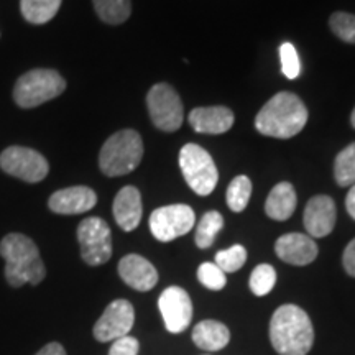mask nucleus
Here are the masks:
<instances>
[{
    "instance_id": "obj_1",
    "label": "nucleus",
    "mask_w": 355,
    "mask_h": 355,
    "mask_svg": "<svg viewBox=\"0 0 355 355\" xmlns=\"http://www.w3.org/2000/svg\"><path fill=\"white\" fill-rule=\"evenodd\" d=\"M270 340L279 355H306L314 344L313 322L304 309L283 304L270 321Z\"/></svg>"
},
{
    "instance_id": "obj_2",
    "label": "nucleus",
    "mask_w": 355,
    "mask_h": 355,
    "mask_svg": "<svg viewBox=\"0 0 355 355\" xmlns=\"http://www.w3.org/2000/svg\"><path fill=\"white\" fill-rule=\"evenodd\" d=\"M308 109L293 92H278L257 114L255 127L261 135L273 139H291L306 127Z\"/></svg>"
},
{
    "instance_id": "obj_3",
    "label": "nucleus",
    "mask_w": 355,
    "mask_h": 355,
    "mask_svg": "<svg viewBox=\"0 0 355 355\" xmlns=\"http://www.w3.org/2000/svg\"><path fill=\"white\" fill-rule=\"evenodd\" d=\"M0 255L6 259V278L12 288L40 285L46 277L38 247L24 234H8L0 242Z\"/></svg>"
},
{
    "instance_id": "obj_4",
    "label": "nucleus",
    "mask_w": 355,
    "mask_h": 355,
    "mask_svg": "<svg viewBox=\"0 0 355 355\" xmlns=\"http://www.w3.org/2000/svg\"><path fill=\"white\" fill-rule=\"evenodd\" d=\"M144 158V141L139 132L121 130L105 140L99 153V166L105 176L128 175Z\"/></svg>"
},
{
    "instance_id": "obj_5",
    "label": "nucleus",
    "mask_w": 355,
    "mask_h": 355,
    "mask_svg": "<svg viewBox=\"0 0 355 355\" xmlns=\"http://www.w3.org/2000/svg\"><path fill=\"white\" fill-rule=\"evenodd\" d=\"M66 81L55 69H32L21 74L13 87V101L21 109H33L61 96Z\"/></svg>"
},
{
    "instance_id": "obj_6",
    "label": "nucleus",
    "mask_w": 355,
    "mask_h": 355,
    "mask_svg": "<svg viewBox=\"0 0 355 355\" xmlns=\"http://www.w3.org/2000/svg\"><path fill=\"white\" fill-rule=\"evenodd\" d=\"M180 168L186 183L199 196H209L219 181L214 159L202 146L188 144L180 152Z\"/></svg>"
},
{
    "instance_id": "obj_7",
    "label": "nucleus",
    "mask_w": 355,
    "mask_h": 355,
    "mask_svg": "<svg viewBox=\"0 0 355 355\" xmlns=\"http://www.w3.org/2000/svg\"><path fill=\"white\" fill-rule=\"evenodd\" d=\"M150 119L153 125L163 132H176L183 125L184 109L181 97L170 84L159 83L150 89L146 96Z\"/></svg>"
},
{
    "instance_id": "obj_8",
    "label": "nucleus",
    "mask_w": 355,
    "mask_h": 355,
    "mask_svg": "<svg viewBox=\"0 0 355 355\" xmlns=\"http://www.w3.org/2000/svg\"><path fill=\"white\" fill-rule=\"evenodd\" d=\"M78 241L87 265H104L112 257V234L107 222L101 217H87L79 224Z\"/></svg>"
},
{
    "instance_id": "obj_9",
    "label": "nucleus",
    "mask_w": 355,
    "mask_h": 355,
    "mask_svg": "<svg viewBox=\"0 0 355 355\" xmlns=\"http://www.w3.org/2000/svg\"><path fill=\"white\" fill-rule=\"evenodd\" d=\"M0 168L26 183H40L50 171L46 158L26 146H8L0 153Z\"/></svg>"
},
{
    "instance_id": "obj_10",
    "label": "nucleus",
    "mask_w": 355,
    "mask_h": 355,
    "mask_svg": "<svg viewBox=\"0 0 355 355\" xmlns=\"http://www.w3.org/2000/svg\"><path fill=\"white\" fill-rule=\"evenodd\" d=\"M196 224V214L188 204H171V206L155 209L150 216V230L159 242H171L183 237Z\"/></svg>"
},
{
    "instance_id": "obj_11",
    "label": "nucleus",
    "mask_w": 355,
    "mask_h": 355,
    "mask_svg": "<svg viewBox=\"0 0 355 355\" xmlns=\"http://www.w3.org/2000/svg\"><path fill=\"white\" fill-rule=\"evenodd\" d=\"M135 322V309L127 300H115L105 308L94 326V337L99 343L117 340L128 336Z\"/></svg>"
},
{
    "instance_id": "obj_12",
    "label": "nucleus",
    "mask_w": 355,
    "mask_h": 355,
    "mask_svg": "<svg viewBox=\"0 0 355 355\" xmlns=\"http://www.w3.org/2000/svg\"><path fill=\"white\" fill-rule=\"evenodd\" d=\"M158 309L162 313L165 327L171 334H180L193 319V303L183 288L170 286L159 295Z\"/></svg>"
},
{
    "instance_id": "obj_13",
    "label": "nucleus",
    "mask_w": 355,
    "mask_h": 355,
    "mask_svg": "<svg viewBox=\"0 0 355 355\" xmlns=\"http://www.w3.org/2000/svg\"><path fill=\"white\" fill-rule=\"evenodd\" d=\"M336 217V202L332 201V198L324 196V194L311 198L309 202L306 204L303 216L306 232L309 234L311 239L326 237L334 230Z\"/></svg>"
},
{
    "instance_id": "obj_14",
    "label": "nucleus",
    "mask_w": 355,
    "mask_h": 355,
    "mask_svg": "<svg viewBox=\"0 0 355 355\" xmlns=\"http://www.w3.org/2000/svg\"><path fill=\"white\" fill-rule=\"evenodd\" d=\"M97 204V194L87 186H71L51 194L48 206L53 212L63 216L83 214Z\"/></svg>"
},
{
    "instance_id": "obj_15",
    "label": "nucleus",
    "mask_w": 355,
    "mask_h": 355,
    "mask_svg": "<svg viewBox=\"0 0 355 355\" xmlns=\"http://www.w3.org/2000/svg\"><path fill=\"white\" fill-rule=\"evenodd\" d=\"M275 252L283 261L290 265L304 266L313 263L318 257V245L309 235L285 234L275 243Z\"/></svg>"
},
{
    "instance_id": "obj_16",
    "label": "nucleus",
    "mask_w": 355,
    "mask_h": 355,
    "mask_svg": "<svg viewBox=\"0 0 355 355\" xmlns=\"http://www.w3.org/2000/svg\"><path fill=\"white\" fill-rule=\"evenodd\" d=\"M119 275L137 291H150L158 283L157 268L144 257L130 254L119 261Z\"/></svg>"
},
{
    "instance_id": "obj_17",
    "label": "nucleus",
    "mask_w": 355,
    "mask_h": 355,
    "mask_svg": "<svg viewBox=\"0 0 355 355\" xmlns=\"http://www.w3.org/2000/svg\"><path fill=\"white\" fill-rule=\"evenodd\" d=\"M114 217L119 227L125 232H132L139 227L144 207H141L140 191L133 186H125L117 193L114 199Z\"/></svg>"
},
{
    "instance_id": "obj_18",
    "label": "nucleus",
    "mask_w": 355,
    "mask_h": 355,
    "mask_svg": "<svg viewBox=\"0 0 355 355\" xmlns=\"http://www.w3.org/2000/svg\"><path fill=\"white\" fill-rule=\"evenodd\" d=\"M189 123L198 133L219 135V133H225L232 128L234 112L227 107H222V105L198 107L191 110Z\"/></svg>"
},
{
    "instance_id": "obj_19",
    "label": "nucleus",
    "mask_w": 355,
    "mask_h": 355,
    "mask_svg": "<svg viewBox=\"0 0 355 355\" xmlns=\"http://www.w3.org/2000/svg\"><path fill=\"white\" fill-rule=\"evenodd\" d=\"M296 209V191L293 184L278 183L270 191L265 202V212L273 220H286L293 216Z\"/></svg>"
},
{
    "instance_id": "obj_20",
    "label": "nucleus",
    "mask_w": 355,
    "mask_h": 355,
    "mask_svg": "<svg viewBox=\"0 0 355 355\" xmlns=\"http://www.w3.org/2000/svg\"><path fill=\"white\" fill-rule=\"evenodd\" d=\"M193 340L199 349L207 350V352H217L229 344L230 332L225 324L206 319V321L196 324V327L193 329Z\"/></svg>"
},
{
    "instance_id": "obj_21",
    "label": "nucleus",
    "mask_w": 355,
    "mask_h": 355,
    "mask_svg": "<svg viewBox=\"0 0 355 355\" xmlns=\"http://www.w3.org/2000/svg\"><path fill=\"white\" fill-rule=\"evenodd\" d=\"M63 0H20L21 15L33 25H43L53 20Z\"/></svg>"
},
{
    "instance_id": "obj_22",
    "label": "nucleus",
    "mask_w": 355,
    "mask_h": 355,
    "mask_svg": "<svg viewBox=\"0 0 355 355\" xmlns=\"http://www.w3.org/2000/svg\"><path fill=\"white\" fill-rule=\"evenodd\" d=\"M96 13L109 25H121L132 13L130 0H92Z\"/></svg>"
},
{
    "instance_id": "obj_23",
    "label": "nucleus",
    "mask_w": 355,
    "mask_h": 355,
    "mask_svg": "<svg viewBox=\"0 0 355 355\" xmlns=\"http://www.w3.org/2000/svg\"><path fill=\"white\" fill-rule=\"evenodd\" d=\"M224 227V217L220 212L209 211L201 217V220L198 222L196 235H194V241L199 248H209L214 243L217 234L220 232V229Z\"/></svg>"
},
{
    "instance_id": "obj_24",
    "label": "nucleus",
    "mask_w": 355,
    "mask_h": 355,
    "mask_svg": "<svg viewBox=\"0 0 355 355\" xmlns=\"http://www.w3.org/2000/svg\"><path fill=\"white\" fill-rule=\"evenodd\" d=\"M334 178L337 184L347 188L355 184V144H350L336 157Z\"/></svg>"
},
{
    "instance_id": "obj_25",
    "label": "nucleus",
    "mask_w": 355,
    "mask_h": 355,
    "mask_svg": "<svg viewBox=\"0 0 355 355\" xmlns=\"http://www.w3.org/2000/svg\"><path fill=\"white\" fill-rule=\"evenodd\" d=\"M252 194V183L247 176L234 178L232 183L229 184L227 193H225V201L227 206L234 212L245 211L248 201H250Z\"/></svg>"
},
{
    "instance_id": "obj_26",
    "label": "nucleus",
    "mask_w": 355,
    "mask_h": 355,
    "mask_svg": "<svg viewBox=\"0 0 355 355\" xmlns=\"http://www.w3.org/2000/svg\"><path fill=\"white\" fill-rule=\"evenodd\" d=\"M277 283V272L272 265L261 263L255 266L250 275V290L255 296H265L273 290Z\"/></svg>"
},
{
    "instance_id": "obj_27",
    "label": "nucleus",
    "mask_w": 355,
    "mask_h": 355,
    "mask_svg": "<svg viewBox=\"0 0 355 355\" xmlns=\"http://www.w3.org/2000/svg\"><path fill=\"white\" fill-rule=\"evenodd\" d=\"M247 261V250L242 245H232L227 250L217 252L214 263L224 273H234L241 270Z\"/></svg>"
},
{
    "instance_id": "obj_28",
    "label": "nucleus",
    "mask_w": 355,
    "mask_h": 355,
    "mask_svg": "<svg viewBox=\"0 0 355 355\" xmlns=\"http://www.w3.org/2000/svg\"><path fill=\"white\" fill-rule=\"evenodd\" d=\"M329 26L337 38H340L345 43L355 44V15H352V13H332L329 19Z\"/></svg>"
},
{
    "instance_id": "obj_29",
    "label": "nucleus",
    "mask_w": 355,
    "mask_h": 355,
    "mask_svg": "<svg viewBox=\"0 0 355 355\" xmlns=\"http://www.w3.org/2000/svg\"><path fill=\"white\" fill-rule=\"evenodd\" d=\"M198 279L201 282V285L212 291H220L227 283L225 273L216 263H209V261H206L198 268Z\"/></svg>"
},
{
    "instance_id": "obj_30",
    "label": "nucleus",
    "mask_w": 355,
    "mask_h": 355,
    "mask_svg": "<svg viewBox=\"0 0 355 355\" xmlns=\"http://www.w3.org/2000/svg\"><path fill=\"white\" fill-rule=\"evenodd\" d=\"M279 60H282V71L288 79H296L301 73V61L298 51L291 43H283L279 46Z\"/></svg>"
},
{
    "instance_id": "obj_31",
    "label": "nucleus",
    "mask_w": 355,
    "mask_h": 355,
    "mask_svg": "<svg viewBox=\"0 0 355 355\" xmlns=\"http://www.w3.org/2000/svg\"><path fill=\"white\" fill-rule=\"evenodd\" d=\"M139 340H137L135 337L125 336L114 340L112 347L109 350V355H137L139 354Z\"/></svg>"
},
{
    "instance_id": "obj_32",
    "label": "nucleus",
    "mask_w": 355,
    "mask_h": 355,
    "mask_svg": "<svg viewBox=\"0 0 355 355\" xmlns=\"http://www.w3.org/2000/svg\"><path fill=\"white\" fill-rule=\"evenodd\" d=\"M343 265L345 272H347L350 277L355 278V239L345 247L343 255Z\"/></svg>"
},
{
    "instance_id": "obj_33",
    "label": "nucleus",
    "mask_w": 355,
    "mask_h": 355,
    "mask_svg": "<svg viewBox=\"0 0 355 355\" xmlns=\"http://www.w3.org/2000/svg\"><path fill=\"white\" fill-rule=\"evenodd\" d=\"M37 355H66V350L61 344L58 343H50L40 350Z\"/></svg>"
},
{
    "instance_id": "obj_34",
    "label": "nucleus",
    "mask_w": 355,
    "mask_h": 355,
    "mask_svg": "<svg viewBox=\"0 0 355 355\" xmlns=\"http://www.w3.org/2000/svg\"><path fill=\"white\" fill-rule=\"evenodd\" d=\"M345 209H347L349 216L355 220V184L350 188L347 198H345Z\"/></svg>"
},
{
    "instance_id": "obj_35",
    "label": "nucleus",
    "mask_w": 355,
    "mask_h": 355,
    "mask_svg": "<svg viewBox=\"0 0 355 355\" xmlns=\"http://www.w3.org/2000/svg\"><path fill=\"white\" fill-rule=\"evenodd\" d=\"M350 123H352V127L355 128V109L352 110V115H350Z\"/></svg>"
}]
</instances>
